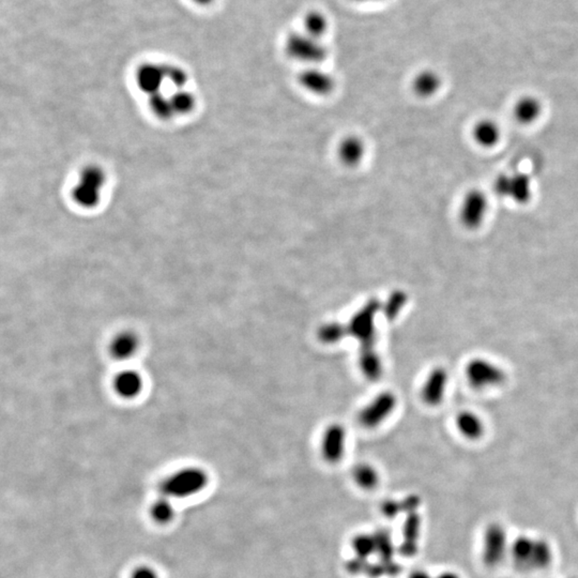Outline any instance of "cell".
Listing matches in <instances>:
<instances>
[{
  "mask_svg": "<svg viewBox=\"0 0 578 578\" xmlns=\"http://www.w3.org/2000/svg\"><path fill=\"white\" fill-rule=\"evenodd\" d=\"M194 3L200 6H209L215 1V0H193Z\"/></svg>",
  "mask_w": 578,
  "mask_h": 578,
  "instance_id": "obj_33",
  "label": "cell"
},
{
  "mask_svg": "<svg viewBox=\"0 0 578 578\" xmlns=\"http://www.w3.org/2000/svg\"><path fill=\"white\" fill-rule=\"evenodd\" d=\"M472 138L481 148L490 149L500 142L502 131L498 122L490 118L478 120L472 126Z\"/></svg>",
  "mask_w": 578,
  "mask_h": 578,
  "instance_id": "obj_13",
  "label": "cell"
},
{
  "mask_svg": "<svg viewBox=\"0 0 578 578\" xmlns=\"http://www.w3.org/2000/svg\"><path fill=\"white\" fill-rule=\"evenodd\" d=\"M397 404L399 399L393 391H383L360 409L358 422L366 430H375L390 419L397 410Z\"/></svg>",
  "mask_w": 578,
  "mask_h": 578,
  "instance_id": "obj_7",
  "label": "cell"
},
{
  "mask_svg": "<svg viewBox=\"0 0 578 578\" xmlns=\"http://www.w3.org/2000/svg\"><path fill=\"white\" fill-rule=\"evenodd\" d=\"M352 1L358 4H374L381 3V1H385V0H352Z\"/></svg>",
  "mask_w": 578,
  "mask_h": 578,
  "instance_id": "obj_32",
  "label": "cell"
},
{
  "mask_svg": "<svg viewBox=\"0 0 578 578\" xmlns=\"http://www.w3.org/2000/svg\"><path fill=\"white\" fill-rule=\"evenodd\" d=\"M381 312V302L370 299L350 317L348 337L359 343L360 348L375 347L377 339V316Z\"/></svg>",
  "mask_w": 578,
  "mask_h": 578,
  "instance_id": "obj_2",
  "label": "cell"
},
{
  "mask_svg": "<svg viewBox=\"0 0 578 578\" xmlns=\"http://www.w3.org/2000/svg\"><path fill=\"white\" fill-rule=\"evenodd\" d=\"M554 560V550L550 542L544 538H534V550H532L531 571H542L548 569Z\"/></svg>",
  "mask_w": 578,
  "mask_h": 578,
  "instance_id": "obj_23",
  "label": "cell"
},
{
  "mask_svg": "<svg viewBox=\"0 0 578 578\" xmlns=\"http://www.w3.org/2000/svg\"><path fill=\"white\" fill-rule=\"evenodd\" d=\"M408 295L404 291H395L385 303H381V313L389 321L395 320L407 306Z\"/></svg>",
  "mask_w": 578,
  "mask_h": 578,
  "instance_id": "obj_26",
  "label": "cell"
},
{
  "mask_svg": "<svg viewBox=\"0 0 578 578\" xmlns=\"http://www.w3.org/2000/svg\"><path fill=\"white\" fill-rule=\"evenodd\" d=\"M534 538L531 536H521L515 538L510 546V556L515 567L521 570H530Z\"/></svg>",
  "mask_w": 578,
  "mask_h": 578,
  "instance_id": "obj_21",
  "label": "cell"
},
{
  "mask_svg": "<svg viewBox=\"0 0 578 578\" xmlns=\"http://www.w3.org/2000/svg\"><path fill=\"white\" fill-rule=\"evenodd\" d=\"M131 578H159L157 571L148 565L136 567L131 574Z\"/></svg>",
  "mask_w": 578,
  "mask_h": 578,
  "instance_id": "obj_29",
  "label": "cell"
},
{
  "mask_svg": "<svg viewBox=\"0 0 578 578\" xmlns=\"http://www.w3.org/2000/svg\"><path fill=\"white\" fill-rule=\"evenodd\" d=\"M209 476L196 467L183 468L165 478L159 484V492L167 498H188L200 494L208 486Z\"/></svg>",
  "mask_w": 578,
  "mask_h": 578,
  "instance_id": "obj_1",
  "label": "cell"
},
{
  "mask_svg": "<svg viewBox=\"0 0 578 578\" xmlns=\"http://www.w3.org/2000/svg\"><path fill=\"white\" fill-rule=\"evenodd\" d=\"M467 383L474 390L498 388L507 383V372L496 362L486 358H474L465 368Z\"/></svg>",
  "mask_w": 578,
  "mask_h": 578,
  "instance_id": "obj_3",
  "label": "cell"
},
{
  "mask_svg": "<svg viewBox=\"0 0 578 578\" xmlns=\"http://www.w3.org/2000/svg\"><path fill=\"white\" fill-rule=\"evenodd\" d=\"M490 212V200L480 188H470L459 203V221L464 229L476 231L486 223Z\"/></svg>",
  "mask_w": 578,
  "mask_h": 578,
  "instance_id": "obj_5",
  "label": "cell"
},
{
  "mask_svg": "<svg viewBox=\"0 0 578 578\" xmlns=\"http://www.w3.org/2000/svg\"><path fill=\"white\" fill-rule=\"evenodd\" d=\"M450 385L449 371L443 366L432 368L426 375L421 388V399L430 407L441 405L447 397Z\"/></svg>",
  "mask_w": 578,
  "mask_h": 578,
  "instance_id": "obj_10",
  "label": "cell"
},
{
  "mask_svg": "<svg viewBox=\"0 0 578 578\" xmlns=\"http://www.w3.org/2000/svg\"><path fill=\"white\" fill-rule=\"evenodd\" d=\"M348 432L339 422L329 424L320 437V454L326 463L337 465L347 452Z\"/></svg>",
  "mask_w": 578,
  "mask_h": 578,
  "instance_id": "obj_9",
  "label": "cell"
},
{
  "mask_svg": "<svg viewBox=\"0 0 578 578\" xmlns=\"http://www.w3.org/2000/svg\"><path fill=\"white\" fill-rule=\"evenodd\" d=\"M509 538L503 525L490 523L486 526L482 540V561L488 567H497L510 554Z\"/></svg>",
  "mask_w": 578,
  "mask_h": 578,
  "instance_id": "obj_8",
  "label": "cell"
},
{
  "mask_svg": "<svg viewBox=\"0 0 578 578\" xmlns=\"http://www.w3.org/2000/svg\"><path fill=\"white\" fill-rule=\"evenodd\" d=\"M377 541L372 534H358L352 540V550L361 558L371 556L376 550Z\"/></svg>",
  "mask_w": 578,
  "mask_h": 578,
  "instance_id": "obj_28",
  "label": "cell"
},
{
  "mask_svg": "<svg viewBox=\"0 0 578 578\" xmlns=\"http://www.w3.org/2000/svg\"><path fill=\"white\" fill-rule=\"evenodd\" d=\"M140 347L138 337L132 332L119 333L109 345V354L116 360L131 359Z\"/></svg>",
  "mask_w": 578,
  "mask_h": 578,
  "instance_id": "obj_19",
  "label": "cell"
},
{
  "mask_svg": "<svg viewBox=\"0 0 578 578\" xmlns=\"http://www.w3.org/2000/svg\"><path fill=\"white\" fill-rule=\"evenodd\" d=\"M150 517L159 525H167L173 521L175 517V507L167 497L157 499L150 507Z\"/></svg>",
  "mask_w": 578,
  "mask_h": 578,
  "instance_id": "obj_27",
  "label": "cell"
},
{
  "mask_svg": "<svg viewBox=\"0 0 578 578\" xmlns=\"http://www.w3.org/2000/svg\"><path fill=\"white\" fill-rule=\"evenodd\" d=\"M329 30V20L326 14L323 12L314 11L308 12L303 18V31L314 38L321 39Z\"/></svg>",
  "mask_w": 578,
  "mask_h": 578,
  "instance_id": "obj_25",
  "label": "cell"
},
{
  "mask_svg": "<svg viewBox=\"0 0 578 578\" xmlns=\"http://www.w3.org/2000/svg\"><path fill=\"white\" fill-rule=\"evenodd\" d=\"M114 390L122 399H132L138 397L143 391L142 376L133 370L119 372L114 379Z\"/></svg>",
  "mask_w": 578,
  "mask_h": 578,
  "instance_id": "obj_15",
  "label": "cell"
},
{
  "mask_svg": "<svg viewBox=\"0 0 578 578\" xmlns=\"http://www.w3.org/2000/svg\"><path fill=\"white\" fill-rule=\"evenodd\" d=\"M103 176L99 169H85L80 182L74 190L76 200L85 206L95 204L102 188Z\"/></svg>",
  "mask_w": 578,
  "mask_h": 578,
  "instance_id": "obj_12",
  "label": "cell"
},
{
  "mask_svg": "<svg viewBox=\"0 0 578 578\" xmlns=\"http://www.w3.org/2000/svg\"><path fill=\"white\" fill-rule=\"evenodd\" d=\"M358 364L361 374L370 381L378 380L385 371L383 359L376 347L360 348Z\"/></svg>",
  "mask_w": 578,
  "mask_h": 578,
  "instance_id": "obj_17",
  "label": "cell"
},
{
  "mask_svg": "<svg viewBox=\"0 0 578 578\" xmlns=\"http://www.w3.org/2000/svg\"><path fill=\"white\" fill-rule=\"evenodd\" d=\"M347 337V326L339 321H327L317 330L319 341L326 345H335Z\"/></svg>",
  "mask_w": 578,
  "mask_h": 578,
  "instance_id": "obj_24",
  "label": "cell"
},
{
  "mask_svg": "<svg viewBox=\"0 0 578 578\" xmlns=\"http://www.w3.org/2000/svg\"><path fill=\"white\" fill-rule=\"evenodd\" d=\"M494 190L503 200L517 205H526L534 196V182L531 177L523 171L505 173L495 180Z\"/></svg>",
  "mask_w": 578,
  "mask_h": 578,
  "instance_id": "obj_6",
  "label": "cell"
},
{
  "mask_svg": "<svg viewBox=\"0 0 578 578\" xmlns=\"http://www.w3.org/2000/svg\"><path fill=\"white\" fill-rule=\"evenodd\" d=\"M298 80L306 90L313 95H328L335 88V78L317 66H308V68L300 72Z\"/></svg>",
  "mask_w": 578,
  "mask_h": 578,
  "instance_id": "obj_11",
  "label": "cell"
},
{
  "mask_svg": "<svg viewBox=\"0 0 578 578\" xmlns=\"http://www.w3.org/2000/svg\"><path fill=\"white\" fill-rule=\"evenodd\" d=\"M409 578H434L430 573L423 570H416L410 574Z\"/></svg>",
  "mask_w": 578,
  "mask_h": 578,
  "instance_id": "obj_30",
  "label": "cell"
},
{
  "mask_svg": "<svg viewBox=\"0 0 578 578\" xmlns=\"http://www.w3.org/2000/svg\"><path fill=\"white\" fill-rule=\"evenodd\" d=\"M285 52L289 57L308 66H318L328 56V47L323 40L310 36L303 30L294 32L286 38Z\"/></svg>",
  "mask_w": 578,
  "mask_h": 578,
  "instance_id": "obj_4",
  "label": "cell"
},
{
  "mask_svg": "<svg viewBox=\"0 0 578 578\" xmlns=\"http://www.w3.org/2000/svg\"><path fill=\"white\" fill-rule=\"evenodd\" d=\"M543 103L538 97L523 95L513 107V117L519 124L530 126L540 119L543 114Z\"/></svg>",
  "mask_w": 578,
  "mask_h": 578,
  "instance_id": "obj_14",
  "label": "cell"
},
{
  "mask_svg": "<svg viewBox=\"0 0 578 578\" xmlns=\"http://www.w3.org/2000/svg\"><path fill=\"white\" fill-rule=\"evenodd\" d=\"M435 578H462L459 574L455 573V572L447 571L443 572V573L439 574L437 577Z\"/></svg>",
  "mask_w": 578,
  "mask_h": 578,
  "instance_id": "obj_31",
  "label": "cell"
},
{
  "mask_svg": "<svg viewBox=\"0 0 578 578\" xmlns=\"http://www.w3.org/2000/svg\"><path fill=\"white\" fill-rule=\"evenodd\" d=\"M351 476L356 486L363 490H375L380 482L378 469L370 463L357 464L352 468Z\"/></svg>",
  "mask_w": 578,
  "mask_h": 578,
  "instance_id": "obj_22",
  "label": "cell"
},
{
  "mask_svg": "<svg viewBox=\"0 0 578 578\" xmlns=\"http://www.w3.org/2000/svg\"><path fill=\"white\" fill-rule=\"evenodd\" d=\"M366 147L363 140L358 136H348L339 144L337 153L339 159L346 167H355L362 162L366 155Z\"/></svg>",
  "mask_w": 578,
  "mask_h": 578,
  "instance_id": "obj_18",
  "label": "cell"
},
{
  "mask_svg": "<svg viewBox=\"0 0 578 578\" xmlns=\"http://www.w3.org/2000/svg\"><path fill=\"white\" fill-rule=\"evenodd\" d=\"M442 80L434 70H423L414 76L412 89L420 98H432L440 90Z\"/></svg>",
  "mask_w": 578,
  "mask_h": 578,
  "instance_id": "obj_20",
  "label": "cell"
},
{
  "mask_svg": "<svg viewBox=\"0 0 578 578\" xmlns=\"http://www.w3.org/2000/svg\"><path fill=\"white\" fill-rule=\"evenodd\" d=\"M455 426L468 440H478L486 434V423L476 412L464 410L457 414Z\"/></svg>",
  "mask_w": 578,
  "mask_h": 578,
  "instance_id": "obj_16",
  "label": "cell"
},
{
  "mask_svg": "<svg viewBox=\"0 0 578 578\" xmlns=\"http://www.w3.org/2000/svg\"><path fill=\"white\" fill-rule=\"evenodd\" d=\"M572 578H576V577H572Z\"/></svg>",
  "mask_w": 578,
  "mask_h": 578,
  "instance_id": "obj_34",
  "label": "cell"
}]
</instances>
